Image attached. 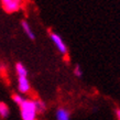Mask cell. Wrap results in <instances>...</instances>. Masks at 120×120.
<instances>
[{"label":"cell","instance_id":"1","mask_svg":"<svg viewBox=\"0 0 120 120\" xmlns=\"http://www.w3.org/2000/svg\"><path fill=\"white\" fill-rule=\"evenodd\" d=\"M20 112L22 120H35L38 115L35 100L26 99L24 102L20 106Z\"/></svg>","mask_w":120,"mask_h":120},{"label":"cell","instance_id":"2","mask_svg":"<svg viewBox=\"0 0 120 120\" xmlns=\"http://www.w3.org/2000/svg\"><path fill=\"white\" fill-rule=\"evenodd\" d=\"M50 38H51L52 42L54 43V45L56 46V49H57V51L61 53L62 55H66L67 54V46H66V44L64 43V41H63V39L60 35H58L57 33L55 32H51L50 31Z\"/></svg>","mask_w":120,"mask_h":120},{"label":"cell","instance_id":"3","mask_svg":"<svg viewBox=\"0 0 120 120\" xmlns=\"http://www.w3.org/2000/svg\"><path fill=\"white\" fill-rule=\"evenodd\" d=\"M1 4H2L4 11L8 13H13L15 11H18L21 6V4L18 0H1Z\"/></svg>","mask_w":120,"mask_h":120},{"label":"cell","instance_id":"4","mask_svg":"<svg viewBox=\"0 0 120 120\" xmlns=\"http://www.w3.org/2000/svg\"><path fill=\"white\" fill-rule=\"evenodd\" d=\"M18 89L22 94H28L31 90V85H30V82L26 77H18Z\"/></svg>","mask_w":120,"mask_h":120},{"label":"cell","instance_id":"5","mask_svg":"<svg viewBox=\"0 0 120 120\" xmlns=\"http://www.w3.org/2000/svg\"><path fill=\"white\" fill-rule=\"evenodd\" d=\"M56 120H71V115L69 111L65 108H58L55 113Z\"/></svg>","mask_w":120,"mask_h":120},{"label":"cell","instance_id":"6","mask_svg":"<svg viewBox=\"0 0 120 120\" xmlns=\"http://www.w3.org/2000/svg\"><path fill=\"white\" fill-rule=\"evenodd\" d=\"M21 26H22V30H23V32L26 34V37L29 38L30 40H34L35 39V34H34V32L32 31V29H31V26H30V24L28 23L26 21H21Z\"/></svg>","mask_w":120,"mask_h":120},{"label":"cell","instance_id":"7","mask_svg":"<svg viewBox=\"0 0 120 120\" xmlns=\"http://www.w3.org/2000/svg\"><path fill=\"white\" fill-rule=\"evenodd\" d=\"M15 72L18 74V77L19 76H22V77L28 76V71H26V66L23 65L22 63H17V64H15Z\"/></svg>","mask_w":120,"mask_h":120},{"label":"cell","instance_id":"8","mask_svg":"<svg viewBox=\"0 0 120 120\" xmlns=\"http://www.w3.org/2000/svg\"><path fill=\"white\" fill-rule=\"evenodd\" d=\"M9 116V107L6 102L0 101V117L1 118H7Z\"/></svg>","mask_w":120,"mask_h":120},{"label":"cell","instance_id":"9","mask_svg":"<svg viewBox=\"0 0 120 120\" xmlns=\"http://www.w3.org/2000/svg\"><path fill=\"white\" fill-rule=\"evenodd\" d=\"M35 106H37V110L38 113H43L46 109V106H45V102L40 100V99H37L35 100Z\"/></svg>","mask_w":120,"mask_h":120},{"label":"cell","instance_id":"10","mask_svg":"<svg viewBox=\"0 0 120 120\" xmlns=\"http://www.w3.org/2000/svg\"><path fill=\"white\" fill-rule=\"evenodd\" d=\"M12 100L17 104V105H19V106H21L23 102H24V97L23 96H21V95H19V94H15V95H13L12 96Z\"/></svg>","mask_w":120,"mask_h":120},{"label":"cell","instance_id":"11","mask_svg":"<svg viewBox=\"0 0 120 120\" xmlns=\"http://www.w3.org/2000/svg\"><path fill=\"white\" fill-rule=\"evenodd\" d=\"M74 75L77 77H82L83 76V71L80 68L79 65H76L75 66V68H74Z\"/></svg>","mask_w":120,"mask_h":120},{"label":"cell","instance_id":"12","mask_svg":"<svg viewBox=\"0 0 120 120\" xmlns=\"http://www.w3.org/2000/svg\"><path fill=\"white\" fill-rule=\"evenodd\" d=\"M115 115H116L117 120H120V108H117V109L115 110Z\"/></svg>","mask_w":120,"mask_h":120},{"label":"cell","instance_id":"13","mask_svg":"<svg viewBox=\"0 0 120 120\" xmlns=\"http://www.w3.org/2000/svg\"><path fill=\"white\" fill-rule=\"evenodd\" d=\"M19 2H20V4H22V2H23V0H18Z\"/></svg>","mask_w":120,"mask_h":120}]
</instances>
